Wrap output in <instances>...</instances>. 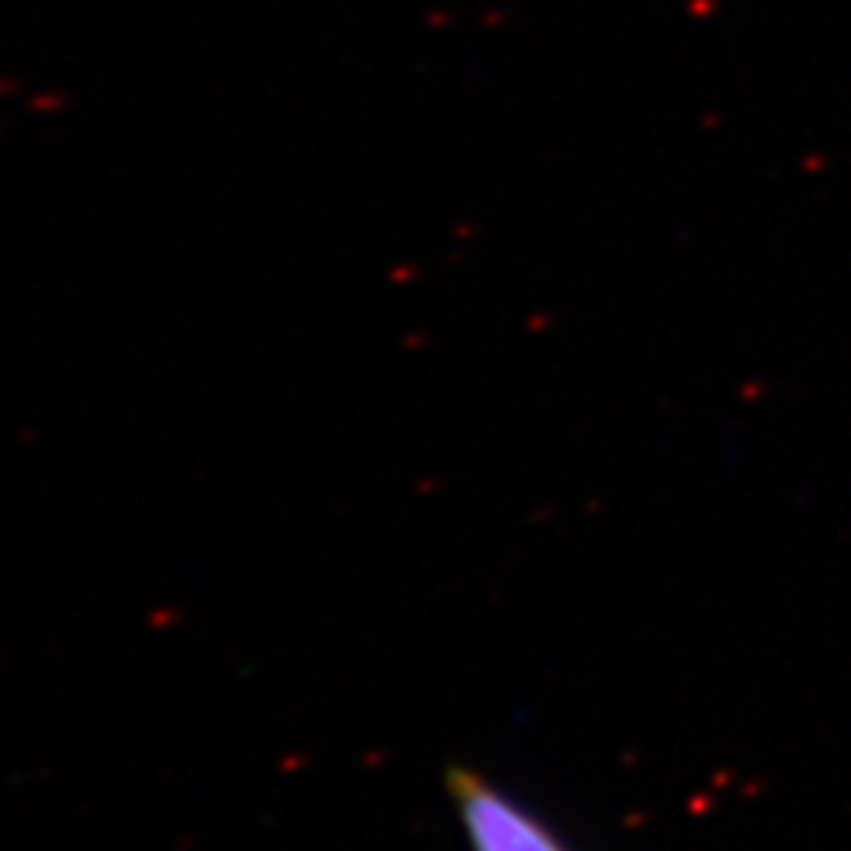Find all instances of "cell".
Instances as JSON below:
<instances>
[{"instance_id":"cell-1","label":"cell","mask_w":851,"mask_h":851,"mask_svg":"<svg viewBox=\"0 0 851 851\" xmlns=\"http://www.w3.org/2000/svg\"><path fill=\"white\" fill-rule=\"evenodd\" d=\"M451 798L469 851H571L536 812L472 770H451Z\"/></svg>"}]
</instances>
